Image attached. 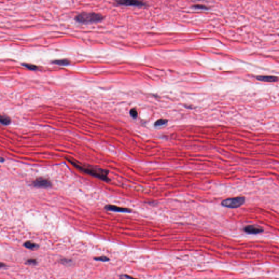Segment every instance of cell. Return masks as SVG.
<instances>
[{
  "label": "cell",
  "mask_w": 279,
  "mask_h": 279,
  "mask_svg": "<svg viewBox=\"0 0 279 279\" xmlns=\"http://www.w3.org/2000/svg\"><path fill=\"white\" fill-rule=\"evenodd\" d=\"M67 160L71 163V165H73V166H74L75 168H76L78 170L84 172L85 173H87L88 175L92 176L95 178H98L99 179H101L102 181H105V182H109L110 181L108 177L109 171L106 170L97 168H95L91 166H86V165H82L77 161L74 160L73 159L67 158Z\"/></svg>",
  "instance_id": "6da1fadb"
},
{
  "label": "cell",
  "mask_w": 279,
  "mask_h": 279,
  "mask_svg": "<svg viewBox=\"0 0 279 279\" xmlns=\"http://www.w3.org/2000/svg\"><path fill=\"white\" fill-rule=\"evenodd\" d=\"M104 19L101 14L95 13H81L75 17V20L82 24H93L100 22Z\"/></svg>",
  "instance_id": "7a4b0ae2"
},
{
  "label": "cell",
  "mask_w": 279,
  "mask_h": 279,
  "mask_svg": "<svg viewBox=\"0 0 279 279\" xmlns=\"http://www.w3.org/2000/svg\"><path fill=\"white\" fill-rule=\"evenodd\" d=\"M245 201V198L243 196L235 198H229L223 200L221 205L229 208H237L242 205Z\"/></svg>",
  "instance_id": "3957f363"
},
{
  "label": "cell",
  "mask_w": 279,
  "mask_h": 279,
  "mask_svg": "<svg viewBox=\"0 0 279 279\" xmlns=\"http://www.w3.org/2000/svg\"><path fill=\"white\" fill-rule=\"evenodd\" d=\"M115 3L117 5L125 6L142 7L146 6V4L143 1H138L135 0H115Z\"/></svg>",
  "instance_id": "277c9868"
},
{
  "label": "cell",
  "mask_w": 279,
  "mask_h": 279,
  "mask_svg": "<svg viewBox=\"0 0 279 279\" xmlns=\"http://www.w3.org/2000/svg\"><path fill=\"white\" fill-rule=\"evenodd\" d=\"M32 185L34 187L39 188H47L52 186L51 182L47 179L44 178H38L32 182Z\"/></svg>",
  "instance_id": "5b68a950"
},
{
  "label": "cell",
  "mask_w": 279,
  "mask_h": 279,
  "mask_svg": "<svg viewBox=\"0 0 279 279\" xmlns=\"http://www.w3.org/2000/svg\"><path fill=\"white\" fill-rule=\"evenodd\" d=\"M243 230L244 232L247 233L253 234V235L261 233L264 231L262 227L258 225H254L246 226L244 228Z\"/></svg>",
  "instance_id": "8992f818"
},
{
  "label": "cell",
  "mask_w": 279,
  "mask_h": 279,
  "mask_svg": "<svg viewBox=\"0 0 279 279\" xmlns=\"http://www.w3.org/2000/svg\"><path fill=\"white\" fill-rule=\"evenodd\" d=\"M105 208L106 210L112 211V212H121V213H130L131 212L130 209L123 208V207H120L113 205H106Z\"/></svg>",
  "instance_id": "52a82bcc"
},
{
  "label": "cell",
  "mask_w": 279,
  "mask_h": 279,
  "mask_svg": "<svg viewBox=\"0 0 279 279\" xmlns=\"http://www.w3.org/2000/svg\"><path fill=\"white\" fill-rule=\"evenodd\" d=\"M257 79L259 81L272 82L278 81V79L274 76H259L257 77Z\"/></svg>",
  "instance_id": "ba28073f"
},
{
  "label": "cell",
  "mask_w": 279,
  "mask_h": 279,
  "mask_svg": "<svg viewBox=\"0 0 279 279\" xmlns=\"http://www.w3.org/2000/svg\"><path fill=\"white\" fill-rule=\"evenodd\" d=\"M11 119L9 116L6 115L0 114V124L4 125H8L11 123Z\"/></svg>",
  "instance_id": "9c48e42d"
},
{
  "label": "cell",
  "mask_w": 279,
  "mask_h": 279,
  "mask_svg": "<svg viewBox=\"0 0 279 279\" xmlns=\"http://www.w3.org/2000/svg\"><path fill=\"white\" fill-rule=\"evenodd\" d=\"M52 63L53 64H57L59 66H67L70 63V61L67 59H62V60H57L52 61Z\"/></svg>",
  "instance_id": "30bf717a"
},
{
  "label": "cell",
  "mask_w": 279,
  "mask_h": 279,
  "mask_svg": "<svg viewBox=\"0 0 279 279\" xmlns=\"http://www.w3.org/2000/svg\"><path fill=\"white\" fill-rule=\"evenodd\" d=\"M24 245L27 249H31V250H36L39 248V245H38L37 244L34 243L30 241H28L25 243Z\"/></svg>",
  "instance_id": "8fae6325"
},
{
  "label": "cell",
  "mask_w": 279,
  "mask_h": 279,
  "mask_svg": "<svg viewBox=\"0 0 279 279\" xmlns=\"http://www.w3.org/2000/svg\"><path fill=\"white\" fill-rule=\"evenodd\" d=\"M23 66H24L25 68H26L28 69L31 70V71H37L38 69V68L36 66L34 65V64H28V63H23L21 64Z\"/></svg>",
  "instance_id": "7c38bea8"
},
{
  "label": "cell",
  "mask_w": 279,
  "mask_h": 279,
  "mask_svg": "<svg viewBox=\"0 0 279 279\" xmlns=\"http://www.w3.org/2000/svg\"><path fill=\"white\" fill-rule=\"evenodd\" d=\"M168 123V121L166 119H159L157 121L155 122V123H154V125L155 127H159V126H162V125H165L166 123Z\"/></svg>",
  "instance_id": "4fadbf2b"
},
{
  "label": "cell",
  "mask_w": 279,
  "mask_h": 279,
  "mask_svg": "<svg viewBox=\"0 0 279 279\" xmlns=\"http://www.w3.org/2000/svg\"><path fill=\"white\" fill-rule=\"evenodd\" d=\"M94 260L95 261H101V262H107L110 260V259L108 258L106 256H101V257H97L94 258Z\"/></svg>",
  "instance_id": "5bb4252c"
},
{
  "label": "cell",
  "mask_w": 279,
  "mask_h": 279,
  "mask_svg": "<svg viewBox=\"0 0 279 279\" xmlns=\"http://www.w3.org/2000/svg\"><path fill=\"white\" fill-rule=\"evenodd\" d=\"M129 114H130L132 117L133 118H136L138 117V111L135 109H132L129 112Z\"/></svg>",
  "instance_id": "9a60e30c"
},
{
  "label": "cell",
  "mask_w": 279,
  "mask_h": 279,
  "mask_svg": "<svg viewBox=\"0 0 279 279\" xmlns=\"http://www.w3.org/2000/svg\"><path fill=\"white\" fill-rule=\"evenodd\" d=\"M26 263L30 265H36L37 263V261L36 259H30L27 260Z\"/></svg>",
  "instance_id": "2e32d148"
},
{
  "label": "cell",
  "mask_w": 279,
  "mask_h": 279,
  "mask_svg": "<svg viewBox=\"0 0 279 279\" xmlns=\"http://www.w3.org/2000/svg\"><path fill=\"white\" fill-rule=\"evenodd\" d=\"M197 9H207V7H205V6L203 5H196L194 6Z\"/></svg>",
  "instance_id": "e0dca14e"
},
{
  "label": "cell",
  "mask_w": 279,
  "mask_h": 279,
  "mask_svg": "<svg viewBox=\"0 0 279 279\" xmlns=\"http://www.w3.org/2000/svg\"><path fill=\"white\" fill-rule=\"evenodd\" d=\"M4 160H4V158L1 157H0V162H4Z\"/></svg>",
  "instance_id": "ac0fdd59"
},
{
  "label": "cell",
  "mask_w": 279,
  "mask_h": 279,
  "mask_svg": "<svg viewBox=\"0 0 279 279\" xmlns=\"http://www.w3.org/2000/svg\"><path fill=\"white\" fill-rule=\"evenodd\" d=\"M4 267H5V264L2 263H0V268H2Z\"/></svg>",
  "instance_id": "d6986e66"
},
{
  "label": "cell",
  "mask_w": 279,
  "mask_h": 279,
  "mask_svg": "<svg viewBox=\"0 0 279 279\" xmlns=\"http://www.w3.org/2000/svg\"><path fill=\"white\" fill-rule=\"evenodd\" d=\"M135 1H143L144 0H135Z\"/></svg>",
  "instance_id": "ffe728a7"
}]
</instances>
